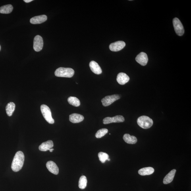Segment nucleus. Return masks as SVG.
<instances>
[{
    "label": "nucleus",
    "mask_w": 191,
    "mask_h": 191,
    "mask_svg": "<svg viewBox=\"0 0 191 191\" xmlns=\"http://www.w3.org/2000/svg\"><path fill=\"white\" fill-rule=\"evenodd\" d=\"M24 160V156L21 151H18L16 153L12 161L11 169L14 172H17L21 169L23 166Z\"/></svg>",
    "instance_id": "obj_1"
},
{
    "label": "nucleus",
    "mask_w": 191,
    "mask_h": 191,
    "mask_svg": "<svg viewBox=\"0 0 191 191\" xmlns=\"http://www.w3.org/2000/svg\"><path fill=\"white\" fill-rule=\"evenodd\" d=\"M74 74V70L70 68L60 67L55 72V75L61 77L71 78Z\"/></svg>",
    "instance_id": "obj_2"
},
{
    "label": "nucleus",
    "mask_w": 191,
    "mask_h": 191,
    "mask_svg": "<svg viewBox=\"0 0 191 191\" xmlns=\"http://www.w3.org/2000/svg\"><path fill=\"white\" fill-rule=\"evenodd\" d=\"M138 125L144 129H148L152 126L153 120L151 118L147 116H142L139 117L137 120Z\"/></svg>",
    "instance_id": "obj_3"
},
{
    "label": "nucleus",
    "mask_w": 191,
    "mask_h": 191,
    "mask_svg": "<svg viewBox=\"0 0 191 191\" xmlns=\"http://www.w3.org/2000/svg\"><path fill=\"white\" fill-rule=\"evenodd\" d=\"M40 109L44 118L46 121L50 124L54 123V120L52 117L50 109L45 105H42L40 107Z\"/></svg>",
    "instance_id": "obj_4"
},
{
    "label": "nucleus",
    "mask_w": 191,
    "mask_h": 191,
    "mask_svg": "<svg viewBox=\"0 0 191 191\" xmlns=\"http://www.w3.org/2000/svg\"><path fill=\"white\" fill-rule=\"evenodd\" d=\"M173 23L174 30L178 36H181L183 35L184 30L183 25L177 18H174L173 20Z\"/></svg>",
    "instance_id": "obj_5"
},
{
    "label": "nucleus",
    "mask_w": 191,
    "mask_h": 191,
    "mask_svg": "<svg viewBox=\"0 0 191 191\" xmlns=\"http://www.w3.org/2000/svg\"><path fill=\"white\" fill-rule=\"evenodd\" d=\"M120 99V97L118 95L107 96L102 99L101 102L104 106L107 107Z\"/></svg>",
    "instance_id": "obj_6"
},
{
    "label": "nucleus",
    "mask_w": 191,
    "mask_h": 191,
    "mask_svg": "<svg viewBox=\"0 0 191 191\" xmlns=\"http://www.w3.org/2000/svg\"><path fill=\"white\" fill-rule=\"evenodd\" d=\"M125 121L124 118L122 115H117L113 117H108L103 120V123L107 124L115 122H122Z\"/></svg>",
    "instance_id": "obj_7"
},
{
    "label": "nucleus",
    "mask_w": 191,
    "mask_h": 191,
    "mask_svg": "<svg viewBox=\"0 0 191 191\" xmlns=\"http://www.w3.org/2000/svg\"><path fill=\"white\" fill-rule=\"evenodd\" d=\"M34 44V48L35 51L39 52L41 51L43 49L44 44L42 37L39 35L35 37Z\"/></svg>",
    "instance_id": "obj_8"
},
{
    "label": "nucleus",
    "mask_w": 191,
    "mask_h": 191,
    "mask_svg": "<svg viewBox=\"0 0 191 191\" xmlns=\"http://www.w3.org/2000/svg\"><path fill=\"white\" fill-rule=\"evenodd\" d=\"M125 45V43L124 41H119L111 43L109 45V48L111 51L117 52L123 49Z\"/></svg>",
    "instance_id": "obj_9"
},
{
    "label": "nucleus",
    "mask_w": 191,
    "mask_h": 191,
    "mask_svg": "<svg viewBox=\"0 0 191 191\" xmlns=\"http://www.w3.org/2000/svg\"><path fill=\"white\" fill-rule=\"evenodd\" d=\"M136 61L141 65L146 66L148 62V56L146 53L141 52L136 57Z\"/></svg>",
    "instance_id": "obj_10"
},
{
    "label": "nucleus",
    "mask_w": 191,
    "mask_h": 191,
    "mask_svg": "<svg viewBox=\"0 0 191 191\" xmlns=\"http://www.w3.org/2000/svg\"><path fill=\"white\" fill-rule=\"evenodd\" d=\"M46 167L49 171L51 173L57 175L59 173V169L57 166L54 162L51 161H48Z\"/></svg>",
    "instance_id": "obj_11"
},
{
    "label": "nucleus",
    "mask_w": 191,
    "mask_h": 191,
    "mask_svg": "<svg viewBox=\"0 0 191 191\" xmlns=\"http://www.w3.org/2000/svg\"><path fill=\"white\" fill-rule=\"evenodd\" d=\"M117 80L119 84L123 85L129 81L130 78L126 74L124 73H120L118 75Z\"/></svg>",
    "instance_id": "obj_12"
},
{
    "label": "nucleus",
    "mask_w": 191,
    "mask_h": 191,
    "mask_svg": "<svg viewBox=\"0 0 191 191\" xmlns=\"http://www.w3.org/2000/svg\"><path fill=\"white\" fill-rule=\"evenodd\" d=\"M47 17L45 15H41L36 16L31 18L30 21L33 24H39L43 23L46 21Z\"/></svg>",
    "instance_id": "obj_13"
},
{
    "label": "nucleus",
    "mask_w": 191,
    "mask_h": 191,
    "mask_svg": "<svg viewBox=\"0 0 191 191\" xmlns=\"http://www.w3.org/2000/svg\"><path fill=\"white\" fill-rule=\"evenodd\" d=\"M89 66L91 70L94 73L100 74L102 73L101 68L96 62L93 61H91L89 64Z\"/></svg>",
    "instance_id": "obj_14"
},
{
    "label": "nucleus",
    "mask_w": 191,
    "mask_h": 191,
    "mask_svg": "<svg viewBox=\"0 0 191 191\" xmlns=\"http://www.w3.org/2000/svg\"><path fill=\"white\" fill-rule=\"evenodd\" d=\"M84 119V117L79 114L73 113L70 115V121L73 123H78L82 122Z\"/></svg>",
    "instance_id": "obj_15"
},
{
    "label": "nucleus",
    "mask_w": 191,
    "mask_h": 191,
    "mask_svg": "<svg viewBox=\"0 0 191 191\" xmlns=\"http://www.w3.org/2000/svg\"><path fill=\"white\" fill-rule=\"evenodd\" d=\"M53 147V141L49 140L43 142L39 146V150L41 151H47L49 150Z\"/></svg>",
    "instance_id": "obj_16"
},
{
    "label": "nucleus",
    "mask_w": 191,
    "mask_h": 191,
    "mask_svg": "<svg viewBox=\"0 0 191 191\" xmlns=\"http://www.w3.org/2000/svg\"><path fill=\"white\" fill-rule=\"evenodd\" d=\"M176 170L175 169L172 170L166 176L163 180V183L165 184L170 183L174 179Z\"/></svg>",
    "instance_id": "obj_17"
},
{
    "label": "nucleus",
    "mask_w": 191,
    "mask_h": 191,
    "mask_svg": "<svg viewBox=\"0 0 191 191\" xmlns=\"http://www.w3.org/2000/svg\"><path fill=\"white\" fill-rule=\"evenodd\" d=\"M154 172V169L151 167L143 168L139 170L138 173L141 176L151 175Z\"/></svg>",
    "instance_id": "obj_18"
},
{
    "label": "nucleus",
    "mask_w": 191,
    "mask_h": 191,
    "mask_svg": "<svg viewBox=\"0 0 191 191\" xmlns=\"http://www.w3.org/2000/svg\"><path fill=\"white\" fill-rule=\"evenodd\" d=\"M123 138L124 141L128 144H134L138 141V140L136 137L131 136L129 134H125Z\"/></svg>",
    "instance_id": "obj_19"
},
{
    "label": "nucleus",
    "mask_w": 191,
    "mask_h": 191,
    "mask_svg": "<svg viewBox=\"0 0 191 191\" xmlns=\"http://www.w3.org/2000/svg\"><path fill=\"white\" fill-rule=\"evenodd\" d=\"M15 108V105L14 103L10 102L8 103L6 107V111L7 115L9 117L12 116Z\"/></svg>",
    "instance_id": "obj_20"
},
{
    "label": "nucleus",
    "mask_w": 191,
    "mask_h": 191,
    "mask_svg": "<svg viewBox=\"0 0 191 191\" xmlns=\"http://www.w3.org/2000/svg\"><path fill=\"white\" fill-rule=\"evenodd\" d=\"M13 7L11 5H8L0 7V13L8 14L11 13L13 10Z\"/></svg>",
    "instance_id": "obj_21"
},
{
    "label": "nucleus",
    "mask_w": 191,
    "mask_h": 191,
    "mask_svg": "<svg viewBox=\"0 0 191 191\" xmlns=\"http://www.w3.org/2000/svg\"><path fill=\"white\" fill-rule=\"evenodd\" d=\"M87 180L86 176H82L80 178L79 181V187L82 189H84L86 187Z\"/></svg>",
    "instance_id": "obj_22"
},
{
    "label": "nucleus",
    "mask_w": 191,
    "mask_h": 191,
    "mask_svg": "<svg viewBox=\"0 0 191 191\" xmlns=\"http://www.w3.org/2000/svg\"><path fill=\"white\" fill-rule=\"evenodd\" d=\"M68 102L70 104L75 107H79L80 105L79 100L76 97H70L68 99Z\"/></svg>",
    "instance_id": "obj_23"
},
{
    "label": "nucleus",
    "mask_w": 191,
    "mask_h": 191,
    "mask_svg": "<svg viewBox=\"0 0 191 191\" xmlns=\"http://www.w3.org/2000/svg\"><path fill=\"white\" fill-rule=\"evenodd\" d=\"M98 157L99 160L101 163H104L105 161L109 158V155L107 153L103 152H100L98 154Z\"/></svg>",
    "instance_id": "obj_24"
},
{
    "label": "nucleus",
    "mask_w": 191,
    "mask_h": 191,
    "mask_svg": "<svg viewBox=\"0 0 191 191\" xmlns=\"http://www.w3.org/2000/svg\"><path fill=\"white\" fill-rule=\"evenodd\" d=\"M108 132V130L107 128H102L97 131L95 134V136L97 138H101L106 134Z\"/></svg>",
    "instance_id": "obj_25"
},
{
    "label": "nucleus",
    "mask_w": 191,
    "mask_h": 191,
    "mask_svg": "<svg viewBox=\"0 0 191 191\" xmlns=\"http://www.w3.org/2000/svg\"><path fill=\"white\" fill-rule=\"evenodd\" d=\"M32 1H33V0H24V1L25 2L27 3L31 2H32Z\"/></svg>",
    "instance_id": "obj_26"
},
{
    "label": "nucleus",
    "mask_w": 191,
    "mask_h": 191,
    "mask_svg": "<svg viewBox=\"0 0 191 191\" xmlns=\"http://www.w3.org/2000/svg\"><path fill=\"white\" fill-rule=\"evenodd\" d=\"M54 150V149H52V148H51L50 149H49V151H50V152H53V151Z\"/></svg>",
    "instance_id": "obj_27"
},
{
    "label": "nucleus",
    "mask_w": 191,
    "mask_h": 191,
    "mask_svg": "<svg viewBox=\"0 0 191 191\" xmlns=\"http://www.w3.org/2000/svg\"><path fill=\"white\" fill-rule=\"evenodd\" d=\"M110 160H110V159L109 158L107 160L109 161H110Z\"/></svg>",
    "instance_id": "obj_28"
},
{
    "label": "nucleus",
    "mask_w": 191,
    "mask_h": 191,
    "mask_svg": "<svg viewBox=\"0 0 191 191\" xmlns=\"http://www.w3.org/2000/svg\"><path fill=\"white\" fill-rule=\"evenodd\" d=\"M1 45H0V50H1Z\"/></svg>",
    "instance_id": "obj_29"
}]
</instances>
